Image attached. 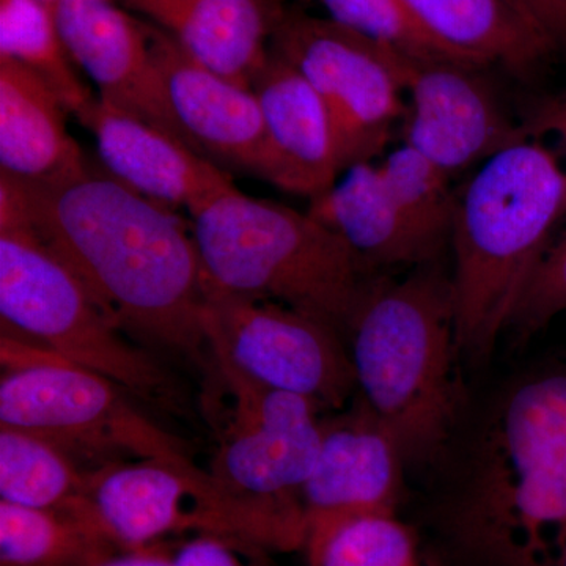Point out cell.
Instances as JSON below:
<instances>
[{
  "instance_id": "obj_3",
  "label": "cell",
  "mask_w": 566,
  "mask_h": 566,
  "mask_svg": "<svg viewBox=\"0 0 566 566\" xmlns=\"http://www.w3.org/2000/svg\"><path fill=\"white\" fill-rule=\"evenodd\" d=\"M458 534L499 566H556L566 542V374L506 395L476 441Z\"/></svg>"
},
{
  "instance_id": "obj_24",
  "label": "cell",
  "mask_w": 566,
  "mask_h": 566,
  "mask_svg": "<svg viewBox=\"0 0 566 566\" xmlns=\"http://www.w3.org/2000/svg\"><path fill=\"white\" fill-rule=\"evenodd\" d=\"M0 57L33 71L74 117L95 98L63 44L54 10L40 0H0Z\"/></svg>"
},
{
  "instance_id": "obj_2",
  "label": "cell",
  "mask_w": 566,
  "mask_h": 566,
  "mask_svg": "<svg viewBox=\"0 0 566 566\" xmlns=\"http://www.w3.org/2000/svg\"><path fill=\"white\" fill-rule=\"evenodd\" d=\"M566 216V172L542 142L499 151L457 191L450 245L460 353L485 356L509 329Z\"/></svg>"
},
{
  "instance_id": "obj_30",
  "label": "cell",
  "mask_w": 566,
  "mask_h": 566,
  "mask_svg": "<svg viewBox=\"0 0 566 566\" xmlns=\"http://www.w3.org/2000/svg\"><path fill=\"white\" fill-rule=\"evenodd\" d=\"M521 125L531 139L549 134L557 137L566 150V88L539 96L528 104Z\"/></svg>"
},
{
  "instance_id": "obj_20",
  "label": "cell",
  "mask_w": 566,
  "mask_h": 566,
  "mask_svg": "<svg viewBox=\"0 0 566 566\" xmlns=\"http://www.w3.org/2000/svg\"><path fill=\"white\" fill-rule=\"evenodd\" d=\"M457 61L497 65L521 81L534 80L557 52L517 0H405Z\"/></svg>"
},
{
  "instance_id": "obj_21",
  "label": "cell",
  "mask_w": 566,
  "mask_h": 566,
  "mask_svg": "<svg viewBox=\"0 0 566 566\" xmlns=\"http://www.w3.org/2000/svg\"><path fill=\"white\" fill-rule=\"evenodd\" d=\"M307 211L370 271L438 262L439 253L401 210L379 164L349 167L333 188L311 199Z\"/></svg>"
},
{
  "instance_id": "obj_33",
  "label": "cell",
  "mask_w": 566,
  "mask_h": 566,
  "mask_svg": "<svg viewBox=\"0 0 566 566\" xmlns=\"http://www.w3.org/2000/svg\"><path fill=\"white\" fill-rule=\"evenodd\" d=\"M40 2H43L44 6L51 7V9H54L55 3H57L59 0H40Z\"/></svg>"
},
{
  "instance_id": "obj_32",
  "label": "cell",
  "mask_w": 566,
  "mask_h": 566,
  "mask_svg": "<svg viewBox=\"0 0 566 566\" xmlns=\"http://www.w3.org/2000/svg\"><path fill=\"white\" fill-rule=\"evenodd\" d=\"M556 566H566V542H565L564 547H562V553H560V556H558Z\"/></svg>"
},
{
  "instance_id": "obj_22",
  "label": "cell",
  "mask_w": 566,
  "mask_h": 566,
  "mask_svg": "<svg viewBox=\"0 0 566 566\" xmlns=\"http://www.w3.org/2000/svg\"><path fill=\"white\" fill-rule=\"evenodd\" d=\"M115 549L70 510L0 501V566H98Z\"/></svg>"
},
{
  "instance_id": "obj_8",
  "label": "cell",
  "mask_w": 566,
  "mask_h": 566,
  "mask_svg": "<svg viewBox=\"0 0 566 566\" xmlns=\"http://www.w3.org/2000/svg\"><path fill=\"white\" fill-rule=\"evenodd\" d=\"M115 551L144 549L196 532L245 547L285 551L281 535L189 458H136L91 469L71 509Z\"/></svg>"
},
{
  "instance_id": "obj_17",
  "label": "cell",
  "mask_w": 566,
  "mask_h": 566,
  "mask_svg": "<svg viewBox=\"0 0 566 566\" xmlns=\"http://www.w3.org/2000/svg\"><path fill=\"white\" fill-rule=\"evenodd\" d=\"M252 91L262 109L275 188L308 199L333 188L344 169L329 112L314 87L270 51Z\"/></svg>"
},
{
  "instance_id": "obj_10",
  "label": "cell",
  "mask_w": 566,
  "mask_h": 566,
  "mask_svg": "<svg viewBox=\"0 0 566 566\" xmlns=\"http://www.w3.org/2000/svg\"><path fill=\"white\" fill-rule=\"evenodd\" d=\"M270 51L300 71L329 112L342 169L371 163L405 117L408 57L327 18L285 9Z\"/></svg>"
},
{
  "instance_id": "obj_29",
  "label": "cell",
  "mask_w": 566,
  "mask_h": 566,
  "mask_svg": "<svg viewBox=\"0 0 566 566\" xmlns=\"http://www.w3.org/2000/svg\"><path fill=\"white\" fill-rule=\"evenodd\" d=\"M233 543L218 536L197 535L174 549L158 545L112 556L98 566H245Z\"/></svg>"
},
{
  "instance_id": "obj_27",
  "label": "cell",
  "mask_w": 566,
  "mask_h": 566,
  "mask_svg": "<svg viewBox=\"0 0 566 566\" xmlns=\"http://www.w3.org/2000/svg\"><path fill=\"white\" fill-rule=\"evenodd\" d=\"M327 20L408 59H452L405 0H318ZM461 62V61H460ZM472 65V63H471Z\"/></svg>"
},
{
  "instance_id": "obj_14",
  "label": "cell",
  "mask_w": 566,
  "mask_h": 566,
  "mask_svg": "<svg viewBox=\"0 0 566 566\" xmlns=\"http://www.w3.org/2000/svg\"><path fill=\"white\" fill-rule=\"evenodd\" d=\"M52 10L71 61L91 77L98 98L186 144L167 102L145 21L118 0H59Z\"/></svg>"
},
{
  "instance_id": "obj_19",
  "label": "cell",
  "mask_w": 566,
  "mask_h": 566,
  "mask_svg": "<svg viewBox=\"0 0 566 566\" xmlns=\"http://www.w3.org/2000/svg\"><path fill=\"white\" fill-rule=\"evenodd\" d=\"M66 107L33 71L0 57V174L48 185L88 169L66 129Z\"/></svg>"
},
{
  "instance_id": "obj_9",
  "label": "cell",
  "mask_w": 566,
  "mask_h": 566,
  "mask_svg": "<svg viewBox=\"0 0 566 566\" xmlns=\"http://www.w3.org/2000/svg\"><path fill=\"white\" fill-rule=\"evenodd\" d=\"M230 395V412L208 471L282 536L304 546L303 488L322 444V408L274 389L226 364L212 363Z\"/></svg>"
},
{
  "instance_id": "obj_11",
  "label": "cell",
  "mask_w": 566,
  "mask_h": 566,
  "mask_svg": "<svg viewBox=\"0 0 566 566\" xmlns=\"http://www.w3.org/2000/svg\"><path fill=\"white\" fill-rule=\"evenodd\" d=\"M340 333L270 301L208 293L205 337L211 363L255 381L340 409L357 390Z\"/></svg>"
},
{
  "instance_id": "obj_7",
  "label": "cell",
  "mask_w": 566,
  "mask_h": 566,
  "mask_svg": "<svg viewBox=\"0 0 566 566\" xmlns=\"http://www.w3.org/2000/svg\"><path fill=\"white\" fill-rule=\"evenodd\" d=\"M0 424L32 431L88 455L189 458L111 379L2 329Z\"/></svg>"
},
{
  "instance_id": "obj_16",
  "label": "cell",
  "mask_w": 566,
  "mask_h": 566,
  "mask_svg": "<svg viewBox=\"0 0 566 566\" xmlns=\"http://www.w3.org/2000/svg\"><path fill=\"white\" fill-rule=\"evenodd\" d=\"M400 449L363 400L322 423V444L301 493L305 517L395 513L401 485Z\"/></svg>"
},
{
  "instance_id": "obj_12",
  "label": "cell",
  "mask_w": 566,
  "mask_h": 566,
  "mask_svg": "<svg viewBox=\"0 0 566 566\" xmlns=\"http://www.w3.org/2000/svg\"><path fill=\"white\" fill-rule=\"evenodd\" d=\"M482 66L452 59H408L405 145L450 178L531 139L504 109Z\"/></svg>"
},
{
  "instance_id": "obj_5",
  "label": "cell",
  "mask_w": 566,
  "mask_h": 566,
  "mask_svg": "<svg viewBox=\"0 0 566 566\" xmlns=\"http://www.w3.org/2000/svg\"><path fill=\"white\" fill-rule=\"evenodd\" d=\"M189 216L208 293L286 305L348 333L374 279L311 212L234 186Z\"/></svg>"
},
{
  "instance_id": "obj_13",
  "label": "cell",
  "mask_w": 566,
  "mask_h": 566,
  "mask_svg": "<svg viewBox=\"0 0 566 566\" xmlns=\"http://www.w3.org/2000/svg\"><path fill=\"white\" fill-rule=\"evenodd\" d=\"M145 28L186 144L230 175H248L273 185V156L252 88L193 61L151 22L145 21Z\"/></svg>"
},
{
  "instance_id": "obj_6",
  "label": "cell",
  "mask_w": 566,
  "mask_h": 566,
  "mask_svg": "<svg viewBox=\"0 0 566 566\" xmlns=\"http://www.w3.org/2000/svg\"><path fill=\"white\" fill-rule=\"evenodd\" d=\"M0 319L50 352L151 401L175 390L166 370L126 340L80 279L17 219H0Z\"/></svg>"
},
{
  "instance_id": "obj_1",
  "label": "cell",
  "mask_w": 566,
  "mask_h": 566,
  "mask_svg": "<svg viewBox=\"0 0 566 566\" xmlns=\"http://www.w3.org/2000/svg\"><path fill=\"white\" fill-rule=\"evenodd\" d=\"M0 219L31 227L122 333L205 359L202 262L172 210L88 166L48 185L0 174Z\"/></svg>"
},
{
  "instance_id": "obj_25",
  "label": "cell",
  "mask_w": 566,
  "mask_h": 566,
  "mask_svg": "<svg viewBox=\"0 0 566 566\" xmlns=\"http://www.w3.org/2000/svg\"><path fill=\"white\" fill-rule=\"evenodd\" d=\"M311 566H420L416 539L395 513H352L308 521Z\"/></svg>"
},
{
  "instance_id": "obj_4",
  "label": "cell",
  "mask_w": 566,
  "mask_h": 566,
  "mask_svg": "<svg viewBox=\"0 0 566 566\" xmlns=\"http://www.w3.org/2000/svg\"><path fill=\"white\" fill-rule=\"evenodd\" d=\"M348 334L360 400L405 461L433 457L461 405L452 275L433 262L400 282L374 281Z\"/></svg>"
},
{
  "instance_id": "obj_18",
  "label": "cell",
  "mask_w": 566,
  "mask_h": 566,
  "mask_svg": "<svg viewBox=\"0 0 566 566\" xmlns=\"http://www.w3.org/2000/svg\"><path fill=\"white\" fill-rule=\"evenodd\" d=\"M166 32L193 61L252 88L270 55L282 0H118Z\"/></svg>"
},
{
  "instance_id": "obj_31",
  "label": "cell",
  "mask_w": 566,
  "mask_h": 566,
  "mask_svg": "<svg viewBox=\"0 0 566 566\" xmlns=\"http://www.w3.org/2000/svg\"><path fill=\"white\" fill-rule=\"evenodd\" d=\"M528 17L553 41L557 51L566 50V0H517Z\"/></svg>"
},
{
  "instance_id": "obj_28",
  "label": "cell",
  "mask_w": 566,
  "mask_h": 566,
  "mask_svg": "<svg viewBox=\"0 0 566 566\" xmlns=\"http://www.w3.org/2000/svg\"><path fill=\"white\" fill-rule=\"evenodd\" d=\"M566 311V232L554 241L517 304L509 329L521 338L538 333Z\"/></svg>"
},
{
  "instance_id": "obj_15",
  "label": "cell",
  "mask_w": 566,
  "mask_h": 566,
  "mask_svg": "<svg viewBox=\"0 0 566 566\" xmlns=\"http://www.w3.org/2000/svg\"><path fill=\"white\" fill-rule=\"evenodd\" d=\"M92 134L106 174L169 210L191 212L227 189L233 175L150 123L93 98L76 115Z\"/></svg>"
},
{
  "instance_id": "obj_23",
  "label": "cell",
  "mask_w": 566,
  "mask_h": 566,
  "mask_svg": "<svg viewBox=\"0 0 566 566\" xmlns=\"http://www.w3.org/2000/svg\"><path fill=\"white\" fill-rule=\"evenodd\" d=\"M87 475L73 453L44 436L0 424V501L70 510L84 495Z\"/></svg>"
},
{
  "instance_id": "obj_26",
  "label": "cell",
  "mask_w": 566,
  "mask_h": 566,
  "mask_svg": "<svg viewBox=\"0 0 566 566\" xmlns=\"http://www.w3.org/2000/svg\"><path fill=\"white\" fill-rule=\"evenodd\" d=\"M401 210L436 252L450 244L457 191L452 178L408 145L379 164Z\"/></svg>"
}]
</instances>
